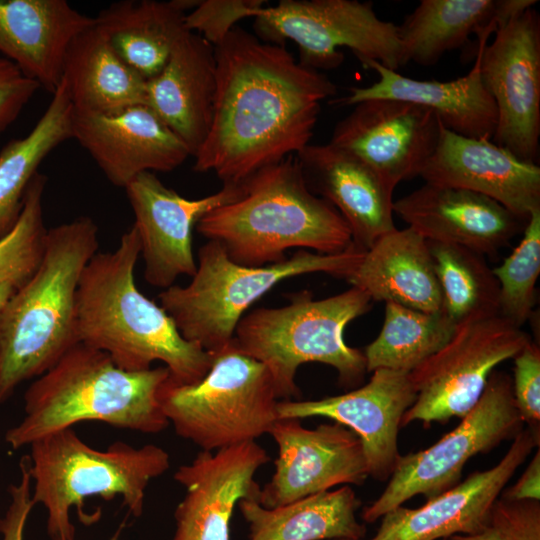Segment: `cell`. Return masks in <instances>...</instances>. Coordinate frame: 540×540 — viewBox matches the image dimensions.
<instances>
[{"mask_svg": "<svg viewBox=\"0 0 540 540\" xmlns=\"http://www.w3.org/2000/svg\"><path fill=\"white\" fill-rule=\"evenodd\" d=\"M539 439V433L523 428L496 465L470 474L418 508L401 505L388 511L368 540H441L478 531L517 469L539 447Z\"/></svg>", "mask_w": 540, "mask_h": 540, "instance_id": "obj_19", "label": "cell"}, {"mask_svg": "<svg viewBox=\"0 0 540 540\" xmlns=\"http://www.w3.org/2000/svg\"><path fill=\"white\" fill-rule=\"evenodd\" d=\"M501 497L509 500H540V450L530 459L520 478L504 488Z\"/></svg>", "mask_w": 540, "mask_h": 540, "instance_id": "obj_42", "label": "cell"}, {"mask_svg": "<svg viewBox=\"0 0 540 540\" xmlns=\"http://www.w3.org/2000/svg\"><path fill=\"white\" fill-rule=\"evenodd\" d=\"M46 182V176L39 172L33 177L17 223L0 239V284L10 283L19 289L41 262L47 233L43 218Z\"/></svg>", "mask_w": 540, "mask_h": 540, "instance_id": "obj_35", "label": "cell"}, {"mask_svg": "<svg viewBox=\"0 0 540 540\" xmlns=\"http://www.w3.org/2000/svg\"><path fill=\"white\" fill-rule=\"evenodd\" d=\"M98 248V227L88 216L47 229L37 270L0 310V405L79 343L76 291Z\"/></svg>", "mask_w": 540, "mask_h": 540, "instance_id": "obj_5", "label": "cell"}, {"mask_svg": "<svg viewBox=\"0 0 540 540\" xmlns=\"http://www.w3.org/2000/svg\"><path fill=\"white\" fill-rule=\"evenodd\" d=\"M278 448L275 470L260 488L258 503L265 508L328 491L338 485H362L369 477L359 437L337 423L310 429L300 419H278L269 433Z\"/></svg>", "mask_w": 540, "mask_h": 540, "instance_id": "obj_14", "label": "cell"}, {"mask_svg": "<svg viewBox=\"0 0 540 540\" xmlns=\"http://www.w3.org/2000/svg\"><path fill=\"white\" fill-rule=\"evenodd\" d=\"M253 26L264 42L293 41L299 62L317 71L338 68L344 61L341 47L361 63L376 61L394 71L404 66L398 26L379 18L370 1L281 0L264 6Z\"/></svg>", "mask_w": 540, "mask_h": 540, "instance_id": "obj_11", "label": "cell"}, {"mask_svg": "<svg viewBox=\"0 0 540 540\" xmlns=\"http://www.w3.org/2000/svg\"><path fill=\"white\" fill-rule=\"evenodd\" d=\"M140 241L134 225L113 251L97 252L85 266L76 291L78 341L104 351L126 371L151 369L161 361L169 379L194 384L209 371L214 354L185 340L172 318L135 283Z\"/></svg>", "mask_w": 540, "mask_h": 540, "instance_id": "obj_2", "label": "cell"}, {"mask_svg": "<svg viewBox=\"0 0 540 540\" xmlns=\"http://www.w3.org/2000/svg\"><path fill=\"white\" fill-rule=\"evenodd\" d=\"M62 82L74 113L106 114L146 105V80L116 53L95 23L70 44Z\"/></svg>", "mask_w": 540, "mask_h": 540, "instance_id": "obj_30", "label": "cell"}, {"mask_svg": "<svg viewBox=\"0 0 540 540\" xmlns=\"http://www.w3.org/2000/svg\"><path fill=\"white\" fill-rule=\"evenodd\" d=\"M73 138L106 178L125 188L144 172H170L191 155L186 144L147 105L106 114L73 115Z\"/></svg>", "mask_w": 540, "mask_h": 540, "instance_id": "obj_20", "label": "cell"}, {"mask_svg": "<svg viewBox=\"0 0 540 540\" xmlns=\"http://www.w3.org/2000/svg\"><path fill=\"white\" fill-rule=\"evenodd\" d=\"M31 487L28 462L22 461L20 480L9 487L10 503L4 517L0 519L2 540H23L25 524L34 506Z\"/></svg>", "mask_w": 540, "mask_h": 540, "instance_id": "obj_41", "label": "cell"}, {"mask_svg": "<svg viewBox=\"0 0 540 540\" xmlns=\"http://www.w3.org/2000/svg\"><path fill=\"white\" fill-rule=\"evenodd\" d=\"M530 340L499 314L458 325L445 346L409 373L416 400L401 426L462 418L481 397L495 368L513 359Z\"/></svg>", "mask_w": 540, "mask_h": 540, "instance_id": "obj_12", "label": "cell"}, {"mask_svg": "<svg viewBox=\"0 0 540 540\" xmlns=\"http://www.w3.org/2000/svg\"><path fill=\"white\" fill-rule=\"evenodd\" d=\"M441 540H449V539H441Z\"/></svg>", "mask_w": 540, "mask_h": 540, "instance_id": "obj_46", "label": "cell"}, {"mask_svg": "<svg viewBox=\"0 0 540 540\" xmlns=\"http://www.w3.org/2000/svg\"><path fill=\"white\" fill-rule=\"evenodd\" d=\"M364 253L355 245L337 254L299 250L282 262L248 267L232 261L219 243L208 240L199 248L191 281L172 285L158 298L185 340L217 354L231 344L248 308L279 282L311 273L347 280Z\"/></svg>", "mask_w": 540, "mask_h": 540, "instance_id": "obj_8", "label": "cell"}, {"mask_svg": "<svg viewBox=\"0 0 540 540\" xmlns=\"http://www.w3.org/2000/svg\"><path fill=\"white\" fill-rule=\"evenodd\" d=\"M196 229L248 267L282 262L292 248L337 254L354 245L339 212L309 189L295 156L256 173L238 199L208 212Z\"/></svg>", "mask_w": 540, "mask_h": 540, "instance_id": "obj_3", "label": "cell"}, {"mask_svg": "<svg viewBox=\"0 0 540 540\" xmlns=\"http://www.w3.org/2000/svg\"><path fill=\"white\" fill-rule=\"evenodd\" d=\"M73 115L61 80L29 134L9 141L0 151V239L17 223L25 193L41 162L58 145L73 138Z\"/></svg>", "mask_w": 540, "mask_h": 540, "instance_id": "obj_32", "label": "cell"}, {"mask_svg": "<svg viewBox=\"0 0 540 540\" xmlns=\"http://www.w3.org/2000/svg\"><path fill=\"white\" fill-rule=\"evenodd\" d=\"M164 367L126 371L104 351L77 343L28 387L24 417L5 434L13 449L83 421L156 434L169 426L159 390Z\"/></svg>", "mask_w": 540, "mask_h": 540, "instance_id": "obj_4", "label": "cell"}, {"mask_svg": "<svg viewBox=\"0 0 540 540\" xmlns=\"http://www.w3.org/2000/svg\"><path fill=\"white\" fill-rule=\"evenodd\" d=\"M266 450L256 441L200 451L188 464L179 466L174 479L185 495L174 513L172 540H230V522L241 499L258 500L260 486L254 476L269 462Z\"/></svg>", "mask_w": 540, "mask_h": 540, "instance_id": "obj_18", "label": "cell"}, {"mask_svg": "<svg viewBox=\"0 0 540 540\" xmlns=\"http://www.w3.org/2000/svg\"><path fill=\"white\" fill-rule=\"evenodd\" d=\"M353 106L336 124L329 143L361 159L394 190L420 176L441 133L434 113L395 99H369Z\"/></svg>", "mask_w": 540, "mask_h": 540, "instance_id": "obj_16", "label": "cell"}, {"mask_svg": "<svg viewBox=\"0 0 540 540\" xmlns=\"http://www.w3.org/2000/svg\"><path fill=\"white\" fill-rule=\"evenodd\" d=\"M216 96L215 47L189 31L168 62L146 81V105L186 144L192 157L212 123Z\"/></svg>", "mask_w": 540, "mask_h": 540, "instance_id": "obj_26", "label": "cell"}, {"mask_svg": "<svg viewBox=\"0 0 540 540\" xmlns=\"http://www.w3.org/2000/svg\"><path fill=\"white\" fill-rule=\"evenodd\" d=\"M449 540H540V500H509L499 496L481 528Z\"/></svg>", "mask_w": 540, "mask_h": 540, "instance_id": "obj_37", "label": "cell"}, {"mask_svg": "<svg viewBox=\"0 0 540 540\" xmlns=\"http://www.w3.org/2000/svg\"><path fill=\"white\" fill-rule=\"evenodd\" d=\"M347 281L371 301L415 310L442 311V295L427 240L413 229H395L365 251Z\"/></svg>", "mask_w": 540, "mask_h": 540, "instance_id": "obj_28", "label": "cell"}, {"mask_svg": "<svg viewBox=\"0 0 540 540\" xmlns=\"http://www.w3.org/2000/svg\"><path fill=\"white\" fill-rule=\"evenodd\" d=\"M415 400L409 373L377 369L368 383L341 395L278 401L277 416L325 417L347 427L362 443L369 476L386 481L400 457L398 433L402 417Z\"/></svg>", "mask_w": 540, "mask_h": 540, "instance_id": "obj_17", "label": "cell"}, {"mask_svg": "<svg viewBox=\"0 0 540 540\" xmlns=\"http://www.w3.org/2000/svg\"><path fill=\"white\" fill-rule=\"evenodd\" d=\"M492 271L499 283V315L521 328L535 305L540 273V210L530 215L517 247Z\"/></svg>", "mask_w": 540, "mask_h": 540, "instance_id": "obj_36", "label": "cell"}, {"mask_svg": "<svg viewBox=\"0 0 540 540\" xmlns=\"http://www.w3.org/2000/svg\"><path fill=\"white\" fill-rule=\"evenodd\" d=\"M333 540H346V539H333Z\"/></svg>", "mask_w": 540, "mask_h": 540, "instance_id": "obj_45", "label": "cell"}, {"mask_svg": "<svg viewBox=\"0 0 540 540\" xmlns=\"http://www.w3.org/2000/svg\"><path fill=\"white\" fill-rule=\"evenodd\" d=\"M94 23L65 0H0V53L53 94L70 44Z\"/></svg>", "mask_w": 540, "mask_h": 540, "instance_id": "obj_24", "label": "cell"}, {"mask_svg": "<svg viewBox=\"0 0 540 540\" xmlns=\"http://www.w3.org/2000/svg\"><path fill=\"white\" fill-rule=\"evenodd\" d=\"M535 0H421L398 26L404 66L435 64L446 52L461 48L470 37L488 42L501 25L533 7Z\"/></svg>", "mask_w": 540, "mask_h": 540, "instance_id": "obj_27", "label": "cell"}, {"mask_svg": "<svg viewBox=\"0 0 540 540\" xmlns=\"http://www.w3.org/2000/svg\"><path fill=\"white\" fill-rule=\"evenodd\" d=\"M442 295V312L456 325L499 314V283L484 255L427 241Z\"/></svg>", "mask_w": 540, "mask_h": 540, "instance_id": "obj_34", "label": "cell"}, {"mask_svg": "<svg viewBox=\"0 0 540 540\" xmlns=\"http://www.w3.org/2000/svg\"><path fill=\"white\" fill-rule=\"evenodd\" d=\"M17 289L18 288L10 283L0 284V310L5 306Z\"/></svg>", "mask_w": 540, "mask_h": 540, "instance_id": "obj_43", "label": "cell"}, {"mask_svg": "<svg viewBox=\"0 0 540 540\" xmlns=\"http://www.w3.org/2000/svg\"><path fill=\"white\" fill-rule=\"evenodd\" d=\"M264 0H200L187 13L186 27L202 36L212 46H218L245 18H255L266 6Z\"/></svg>", "mask_w": 540, "mask_h": 540, "instance_id": "obj_38", "label": "cell"}, {"mask_svg": "<svg viewBox=\"0 0 540 540\" xmlns=\"http://www.w3.org/2000/svg\"><path fill=\"white\" fill-rule=\"evenodd\" d=\"M237 505L249 525L248 540H361L366 535L356 517L361 502L350 485L275 508L263 507L256 498Z\"/></svg>", "mask_w": 540, "mask_h": 540, "instance_id": "obj_31", "label": "cell"}, {"mask_svg": "<svg viewBox=\"0 0 540 540\" xmlns=\"http://www.w3.org/2000/svg\"><path fill=\"white\" fill-rule=\"evenodd\" d=\"M370 307V297L354 286L319 300L302 291L285 306L261 307L244 315L231 345L267 368L278 399L299 397L296 373L307 362L333 367L341 385L352 388L363 381L366 361L363 351L346 344L344 331Z\"/></svg>", "mask_w": 540, "mask_h": 540, "instance_id": "obj_6", "label": "cell"}, {"mask_svg": "<svg viewBox=\"0 0 540 540\" xmlns=\"http://www.w3.org/2000/svg\"><path fill=\"white\" fill-rule=\"evenodd\" d=\"M379 79L367 87H353L337 102L355 105L369 99H395L416 104L434 113L441 125L462 136L492 140L497 109L486 89L478 64L451 81L417 80L388 69L376 61L361 63Z\"/></svg>", "mask_w": 540, "mask_h": 540, "instance_id": "obj_25", "label": "cell"}, {"mask_svg": "<svg viewBox=\"0 0 540 540\" xmlns=\"http://www.w3.org/2000/svg\"><path fill=\"white\" fill-rule=\"evenodd\" d=\"M124 189L135 216L144 278L151 286L165 290L179 276L195 274L193 228L211 210L238 199L243 184L223 185L211 195L187 199L165 186L154 173L144 172Z\"/></svg>", "mask_w": 540, "mask_h": 540, "instance_id": "obj_15", "label": "cell"}, {"mask_svg": "<svg viewBox=\"0 0 540 540\" xmlns=\"http://www.w3.org/2000/svg\"><path fill=\"white\" fill-rule=\"evenodd\" d=\"M393 212L427 241L457 244L483 255L496 254L528 221L481 194L427 182L395 200Z\"/></svg>", "mask_w": 540, "mask_h": 540, "instance_id": "obj_22", "label": "cell"}, {"mask_svg": "<svg viewBox=\"0 0 540 540\" xmlns=\"http://www.w3.org/2000/svg\"><path fill=\"white\" fill-rule=\"evenodd\" d=\"M475 61L497 109L493 142L537 164L540 136V16L533 8L510 18Z\"/></svg>", "mask_w": 540, "mask_h": 540, "instance_id": "obj_13", "label": "cell"}, {"mask_svg": "<svg viewBox=\"0 0 540 540\" xmlns=\"http://www.w3.org/2000/svg\"><path fill=\"white\" fill-rule=\"evenodd\" d=\"M456 327L442 311L429 313L386 302L381 331L363 351L366 371L410 373L445 346Z\"/></svg>", "mask_w": 540, "mask_h": 540, "instance_id": "obj_33", "label": "cell"}, {"mask_svg": "<svg viewBox=\"0 0 540 540\" xmlns=\"http://www.w3.org/2000/svg\"><path fill=\"white\" fill-rule=\"evenodd\" d=\"M29 446L32 501L47 510L52 540H74L70 510L77 506L82 513L81 506L89 497L110 501L120 496L133 516H141L149 483L170 467V456L160 446L134 447L117 441L98 450L72 428L46 435Z\"/></svg>", "mask_w": 540, "mask_h": 540, "instance_id": "obj_7", "label": "cell"}, {"mask_svg": "<svg viewBox=\"0 0 540 540\" xmlns=\"http://www.w3.org/2000/svg\"><path fill=\"white\" fill-rule=\"evenodd\" d=\"M512 391L527 428L540 434V349L530 340L513 358Z\"/></svg>", "mask_w": 540, "mask_h": 540, "instance_id": "obj_39", "label": "cell"}, {"mask_svg": "<svg viewBox=\"0 0 540 540\" xmlns=\"http://www.w3.org/2000/svg\"><path fill=\"white\" fill-rule=\"evenodd\" d=\"M523 428L512 378L493 371L477 403L454 429L428 448L400 455L383 492L362 510V520L373 523L414 496L429 500L451 489L472 457L513 440Z\"/></svg>", "mask_w": 540, "mask_h": 540, "instance_id": "obj_10", "label": "cell"}, {"mask_svg": "<svg viewBox=\"0 0 540 540\" xmlns=\"http://www.w3.org/2000/svg\"><path fill=\"white\" fill-rule=\"evenodd\" d=\"M420 177L425 182L486 196L528 220L540 210V167L490 139L470 138L442 126Z\"/></svg>", "mask_w": 540, "mask_h": 540, "instance_id": "obj_21", "label": "cell"}, {"mask_svg": "<svg viewBox=\"0 0 540 540\" xmlns=\"http://www.w3.org/2000/svg\"><path fill=\"white\" fill-rule=\"evenodd\" d=\"M295 157L309 189L339 212L356 247L366 251L397 228L394 189L361 159L331 143L308 144Z\"/></svg>", "mask_w": 540, "mask_h": 540, "instance_id": "obj_23", "label": "cell"}, {"mask_svg": "<svg viewBox=\"0 0 540 540\" xmlns=\"http://www.w3.org/2000/svg\"><path fill=\"white\" fill-rule=\"evenodd\" d=\"M39 88L36 81L0 56V133L17 119Z\"/></svg>", "mask_w": 540, "mask_h": 540, "instance_id": "obj_40", "label": "cell"}, {"mask_svg": "<svg viewBox=\"0 0 540 540\" xmlns=\"http://www.w3.org/2000/svg\"><path fill=\"white\" fill-rule=\"evenodd\" d=\"M158 397L176 434L202 451L255 441L278 420V396L269 371L231 344L214 354L200 381L180 384L168 378Z\"/></svg>", "mask_w": 540, "mask_h": 540, "instance_id": "obj_9", "label": "cell"}, {"mask_svg": "<svg viewBox=\"0 0 540 540\" xmlns=\"http://www.w3.org/2000/svg\"><path fill=\"white\" fill-rule=\"evenodd\" d=\"M215 57L213 118L193 169L240 185L310 144L320 104L337 87L285 46L238 26L215 47Z\"/></svg>", "mask_w": 540, "mask_h": 540, "instance_id": "obj_1", "label": "cell"}, {"mask_svg": "<svg viewBox=\"0 0 540 540\" xmlns=\"http://www.w3.org/2000/svg\"><path fill=\"white\" fill-rule=\"evenodd\" d=\"M200 0L121 1L94 17L116 53L146 81L158 75L189 32L185 18Z\"/></svg>", "mask_w": 540, "mask_h": 540, "instance_id": "obj_29", "label": "cell"}, {"mask_svg": "<svg viewBox=\"0 0 540 540\" xmlns=\"http://www.w3.org/2000/svg\"><path fill=\"white\" fill-rule=\"evenodd\" d=\"M110 540H118V533L115 534Z\"/></svg>", "mask_w": 540, "mask_h": 540, "instance_id": "obj_44", "label": "cell"}]
</instances>
